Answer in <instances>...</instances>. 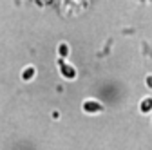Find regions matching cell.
I'll return each instance as SVG.
<instances>
[{
	"label": "cell",
	"mask_w": 152,
	"mask_h": 150,
	"mask_svg": "<svg viewBox=\"0 0 152 150\" xmlns=\"http://www.w3.org/2000/svg\"><path fill=\"white\" fill-rule=\"evenodd\" d=\"M58 67H60V74L65 78V80H74L76 78V69L69 63H65V58H60L58 60Z\"/></svg>",
	"instance_id": "cell-1"
},
{
	"label": "cell",
	"mask_w": 152,
	"mask_h": 150,
	"mask_svg": "<svg viewBox=\"0 0 152 150\" xmlns=\"http://www.w3.org/2000/svg\"><path fill=\"white\" fill-rule=\"evenodd\" d=\"M82 108H83L85 112H89V114H96V112H102V110H103L102 103L96 101V100H85L83 105H82Z\"/></svg>",
	"instance_id": "cell-2"
},
{
	"label": "cell",
	"mask_w": 152,
	"mask_h": 150,
	"mask_svg": "<svg viewBox=\"0 0 152 150\" xmlns=\"http://www.w3.org/2000/svg\"><path fill=\"white\" fill-rule=\"evenodd\" d=\"M34 74H36V69H34L33 65H27V67L22 71V80H24V82H31V80L34 78Z\"/></svg>",
	"instance_id": "cell-3"
},
{
	"label": "cell",
	"mask_w": 152,
	"mask_h": 150,
	"mask_svg": "<svg viewBox=\"0 0 152 150\" xmlns=\"http://www.w3.org/2000/svg\"><path fill=\"white\" fill-rule=\"evenodd\" d=\"M140 110L143 112V114H147V112L152 110V98H150V96H147V98L141 100V103H140Z\"/></svg>",
	"instance_id": "cell-4"
},
{
	"label": "cell",
	"mask_w": 152,
	"mask_h": 150,
	"mask_svg": "<svg viewBox=\"0 0 152 150\" xmlns=\"http://www.w3.org/2000/svg\"><path fill=\"white\" fill-rule=\"evenodd\" d=\"M58 54H60V58H67L69 56V45L67 44H60L58 45Z\"/></svg>",
	"instance_id": "cell-5"
},
{
	"label": "cell",
	"mask_w": 152,
	"mask_h": 150,
	"mask_svg": "<svg viewBox=\"0 0 152 150\" xmlns=\"http://www.w3.org/2000/svg\"><path fill=\"white\" fill-rule=\"evenodd\" d=\"M145 83H147V87L152 90V74H148V76L145 78Z\"/></svg>",
	"instance_id": "cell-6"
}]
</instances>
